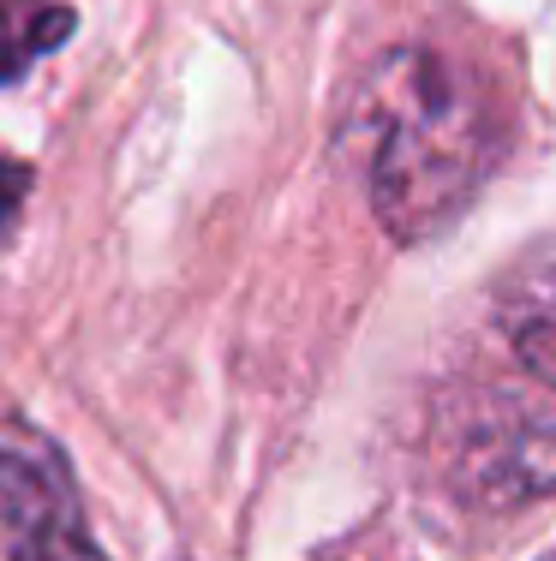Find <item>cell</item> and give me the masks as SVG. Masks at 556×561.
<instances>
[{"label":"cell","mask_w":556,"mask_h":561,"mask_svg":"<svg viewBox=\"0 0 556 561\" xmlns=\"http://www.w3.org/2000/svg\"><path fill=\"white\" fill-rule=\"evenodd\" d=\"M436 478L473 514H514L556 496V382H461L431 419Z\"/></svg>","instance_id":"2"},{"label":"cell","mask_w":556,"mask_h":561,"mask_svg":"<svg viewBox=\"0 0 556 561\" xmlns=\"http://www.w3.org/2000/svg\"><path fill=\"white\" fill-rule=\"evenodd\" d=\"M66 36H72V7H60V0H0V84H19Z\"/></svg>","instance_id":"5"},{"label":"cell","mask_w":556,"mask_h":561,"mask_svg":"<svg viewBox=\"0 0 556 561\" xmlns=\"http://www.w3.org/2000/svg\"><path fill=\"white\" fill-rule=\"evenodd\" d=\"M497 329L526 377L556 382V239L514 257V270L502 275Z\"/></svg>","instance_id":"4"},{"label":"cell","mask_w":556,"mask_h":561,"mask_svg":"<svg viewBox=\"0 0 556 561\" xmlns=\"http://www.w3.org/2000/svg\"><path fill=\"white\" fill-rule=\"evenodd\" d=\"M24 197H31V168H24V162H7V156H0V233L19 221Z\"/></svg>","instance_id":"6"},{"label":"cell","mask_w":556,"mask_h":561,"mask_svg":"<svg viewBox=\"0 0 556 561\" xmlns=\"http://www.w3.org/2000/svg\"><path fill=\"white\" fill-rule=\"evenodd\" d=\"M0 550L7 561H109L66 454L24 419L0 424Z\"/></svg>","instance_id":"3"},{"label":"cell","mask_w":556,"mask_h":561,"mask_svg":"<svg viewBox=\"0 0 556 561\" xmlns=\"http://www.w3.org/2000/svg\"><path fill=\"white\" fill-rule=\"evenodd\" d=\"M341 144L365 168L377 227L413 245L473 204L491 168V114L449 55L401 43L353 84Z\"/></svg>","instance_id":"1"}]
</instances>
